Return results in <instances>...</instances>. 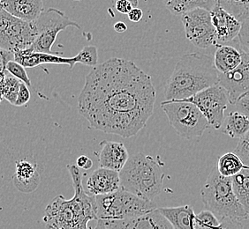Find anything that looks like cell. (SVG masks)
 Returning <instances> with one entry per match:
<instances>
[{
    "label": "cell",
    "mask_w": 249,
    "mask_h": 229,
    "mask_svg": "<svg viewBox=\"0 0 249 229\" xmlns=\"http://www.w3.org/2000/svg\"><path fill=\"white\" fill-rule=\"evenodd\" d=\"M220 224V220L211 211L205 209L196 216V229H214L218 228Z\"/></svg>",
    "instance_id": "cell-27"
},
{
    "label": "cell",
    "mask_w": 249,
    "mask_h": 229,
    "mask_svg": "<svg viewBox=\"0 0 249 229\" xmlns=\"http://www.w3.org/2000/svg\"><path fill=\"white\" fill-rule=\"evenodd\" d=\"M233 152L241 159L245 165L249 167V131L239 140Z\"/></svg>",
    "instance_id": "cell-30"
},
{
    "label": "cell",
    "mask_w": 249,
    "mask_h": 229,
    "mask_svg": "<svg viewBox=\"0 0 249 229\" xmlns=\"http://www.w3.org/2000/svg\"><path fill=\"white\" fill-rule=\"evenodd\" d=\"M30 97H31V95H30L29 86L24 84L23 82H21L20 87H19V95H18V98L15 102V106L20 107V106L26 105L30 100Z\"/></svg>",
    "instance_id": "cell-35"
},
{
    "label": "cell",
    "mask_w": 249,
    "mask_h": 229,
    "mask_svg": "<svg viewBox=\"0 0 249 229\" xmlns=\"http://www.w3.org/2000/svg\"><path fill=\"white\" fill-rule=\"evenodd\" d=\"M161 108L167 115L169 123L183 139L201 137L210 126L201 110L192 102L183 100H164Z\"/></svg>",
    "instance_id": "cell-7"
},
{
    "label": "cell",
    "mask_w": 249,
    "mask_h": 229,
    "mask_svg": "<svg viewBox=\"0 0 249 229\" xmlns=\"http://www.w3.org/2000/svg\"><path fill=\"white\" fill-rule=\"evenodd\" d=\"M156 89L133 61L110 58L92 67L78 97V111L94 129L134 137L154 113Z\"/></svg>",
    "instance_id": "cell-1"
},
{
    "label": "cell",
    "mask_w": 249,
    "mask_h": 229,
    "mask_svg": "<svg viewBox=\"0 0 249 229\" xmlns=\"http://www.w3.org/2000/svg\"><path fill=\"white\" fill-rule=\"evenodd\" d=\"M163 163L159 159L138 153L129 157L120 172L121 188L146 200L153 201L162 191Z\"/></svg>",
    "instance_id": "cell-4"
},
{
    "label": "cell",
    "mask_w": 249,
    "mask_h": 229,
    "mask_svg": "<svg viewBox=\"0 0 249 229\" xmlns=\"http://www.w3.org/2000/svg\"><path fill=\"white\" fill-rule=\"evenodd\" d=\"M238 39L241 49L249 53V17L242 22V28Z\"/></svg>",
    "instance_id": "cell-32"
},
{
    "label": "cell",
    "mask_w": 249,
    "mask_h": 229,
    "mask_svg": "<svg viewBox=\"0 0 249 229\" xmlns=\"http://www.w3.org/2000/svg\"><path fill=\"white\" fill-rule=\"evenodd\" d=\"M217 3L241 22L249 17V0H217Z\"/></svg>",
    "instance_id": "cell-25"
},
{
    "label": "cell",
    "mask_w": 249,
    "mask_h": 229,
    "mask_svg": "<svg viewBox=\"0 0 249 229\" xmlns=\"http://www.w3.org/2000/svg\"><path fill=\"white\" fill-rule=\"evenodd\" d=\"M37 173L33 165L30 163H28L26 161H21L17 164V168H16V179H18V181L20 185H30V184H35L36 183V174Z\"/></svg>",
    "instance_id": "cell-26"
},
{
    "label": "cell",
    "mask_w": 249,
    "mask_h": 229,
    "mask_svg": "<svg viewBox=\"0 0 249 229\" xmlns=\"http://www.w3.org/2000/svg\"><path fill=\"white\" fill-rule=\"evenodd\" d=\"M5 71L9 72L11 75L17 78L20 82H23L29 87H31V82L25 70V67L19 63L16 62L15 60L10 61L7 63Z\"/></svg>",
    "instance_id": "cell-29"
},
{
    "label": "cell",
    "mask_w": 249,
    "mask_h": 229,
    "mask_svg": "<svg viewBox=\"0 0 249 229\" xmlns=\"http://www.w3.org/2000/svg\"><path fill=\"white\" fill-rule=\"evenodd\" d=\"M35 23L38 34L29 49L36 52L57 54L58 52H54L52 48L59 32L68 27L81 29L80 25L67 17L62 11L56 8H49L43 11Z\"/></svg>",
    "instance_id": "cell-9"
},
{
    "label": "cell",
    "mask_w": 249,
    "mask_h": 229,
    "mask_svg": "<svg viewBox=\"0 0 249 229\" xmlns=\"http://www.w3.org/2000/svg\"><path fill=\"white\" fill-rule=\"evenodd\" d=\"M129 159L127 149L121 142L105 141L102 143L98 163L100 167L120 172Z\"/></svg>",
    "instance_id": "cell-17"
},
{
    "label": "cell",
    "mask_w": 249,
    "mask_h": 229,
    "mask_svg": "<svg viewBox=\"0 0 249 229\" xmlns=\"http://www.w3.org/2000/svg\"><path fill=\"white\" fill-rule=\"evenodd\" d=\"M217 3V0H189L187 5V11L196 9V8H202L211 12L214 8V6Z\"/></svg>",
    "instance_id": "cell-33"
},
{
    "label": "cell",
    "mask_w": 249,
    "mask_h": 229,
    "mask_svg": "<svg viewBox=\"0 0 249 229\" xmlns=\"http://www.w3.org/2000/svg\"><path fill=\"white\" fill-rule=\"evenodd\" d=\"M246 167L241 159L234 152H231L219 157L216 168L223 177H233Z\"/></svg>",
    "instance_id": "cell-23"
},
{
    "label": "cell",
    "mask_w": 249,
    "mask_h": 229,
    "mask_svg": "<svg viewBox=\"0 0 249 229\" xmlns=\"http://www.w3.org/2000/svg\"><path fill=\"white\" fill-rule=\"evenodd\" d=\"M214 229H244L241 221L239 220H221V224L218 228Z\"/></svg>",
    "instance_id": "cell-37"
},
{
    "label": "cell",
    "mask_w": 249,
    "mask_h": 229,
    "mask_svg": "<svg viewBox=\"0 0 249 229\" xmlns=\"http://www.w3.org/2000/svg\"><path fill=\"white\" fill-rule=\"evenodd\" d=\"M242 53V64L235 71L227 74L219 73V84L228 92L230 103L232 105H235L240 96L249 92V53L243 49Z\"/></svg>",
    "instance_id": "cell-12"
},
{
    "label": "cell",
    "mask_w": 249,
    "mask_h": 229,
    "mask_svg": "<svg viewBox=\"0 0 249 229\" xmlns=\"http://www.w3.org/2000/svg\"><path fill=\"white\" fill-rule=\"evenodd\" d=\"M95 196L97 220H125L158 208L153 201L146 200L122 188L110 194Z\"/></svg>",
    "instance_id": "cell-6"
},
{
    "label": "cell",
    "mask_w": 249,
    "mask_h": 229,
    "mask_svg": "<svg viewBox=\"0 0 249 229\" xmlns=\"http://www.w3.org/2000/svg\"><path fill=\"white\" fill-rule=\"evenodd\" d=\"M243 61L242 49L235 47L232 44H217L214 53V64L220 74H227L233 72Z\"/></svg>",
    "instance_id": "cell-18"
},
{
    "label": "cell",
    "mask_w": 249,
    "mask_h": 229,
    "mask_svg": "<svg viewBox=\"0 0 249 229\" xmlns=\"http://www.w3.org/2000/svg\"><path fill=\"white\" fill-rule=\"evenodd\" d=\"M160 213L166 218L174 229H196V216L190 205H181L177 207L158 208Z\"/></svg>",
    "instance_id": "cell-20"
},
{
    "label": "cell",
    "mask_w": 249,
    "mask_h": 229,
    "mask_svg": "<svg viewBox=\"0 0 249 229\" xmlns=\"http://www.w3.org/2000/svg\"><path fill=\"white\" fill-rule=\"evenodd\" d=\"M219 83V72L214 57L202 53L184 55L168 79L164 96L166 100H185Z\"/></svg>",
    "instance_id": "cell-3"
},
{
    "label": "cell",
    "mask_w": 249,
    "mask_h": 229,
    "mask_svg": "<svg viewBox=\"0 0 249 229\" xmlns=\"http://www.w3.org/2000/svg\"><path fill=\"white\" fill-rule=\"evenodd\" d=\"M93 229H110L103 220H97V224Z\"/></svg>",
    "instance_id": "cell-41"
},
{
    "label": "cell",
    "mask_w": 249,
    "mask_h": 229,
    "mask_svg": "<svg viewBox=\"0 0 249 229\" xmlns=\"http://www.w3.org/2000/svg\"><path fill=\"white\" fill-rule=\"evenodd\" d=\"M183 100L197 106L212 128L221 129L225 121V110L230 103L229 94L221 84L218 83Z\"/></svg>",
    "instance_id": "cell-10"
},
{
    "label": "cell",
    "mask_w": 249,
    "mask_h": 229,
    "mask_svg": "<svg viewBox=\"0 0 249 229\" xmlns=\"http://www.w3.org/2000/svg\"><path fill=\"white\" fill-rule=\"evenodd\" d=\"M73 1H81V0H73Z\"/></svg>",
    "instance_id": "cell-42"
},
{
    "label": "cell",
    "mask_w": 249,
    "mask_h": 229,
    "mask_svg": "<svg viewBox=\"0 0 249 229\" xmlns=\"http://www.w3.org/2000/svg\"><path fill=\"white\" fill-rule=\"evenodd\" d=\"M78 63L88 66L95 67L98 65V52L96 46H86L76 56Z\"/></svg>",
    "instance_id": "cell-28"
},
{
    "label": "cell",
    "mask_w": 249,
    "mask_h": 229,
    "mask_svg": "<svg viewBox=\"0 0 249 229\" xmlns=\"http://www.w3.org/2000/svg\"><path fill=\"white\" fill-rule=\"evenodd\" d=\"M165 7L173 15H181L187 11V5L189 0H163Z\"/></svg>",
    "instance_id": "cell-31"
},
{
    "label": "cell",
    "mask_w": 249,
    "mask_h": 229,
    "mask_svg": "<svg viewBox=\"0 0 249 229\" xmlns=\"http://www.w3.org/2000/svg\"><path fill=\"white\" fill-rule=\"evenodd\" d=\"M237 111L248 116L249 119V92L240 96L235 103Z\"/></svg>",
    "instance_id": "cell-36"
},
{
    "label": "cell",
    "mask_w": 249,
    "mask_h": 229,
    "mask_svg": "<svg viewBox=\"0 0 249 229\" xmlns=\"http://www.w3.org/2000/svg\"><path fill=\"white\" fill-rule=\"evenodd\" d=\"M211 19L216 29L217 44L231 43L239 37L242 22L216 3L211 10Z\"/></svg>",
    "instance_id": "cell-13"
},
{
    "label": "cell",
    "mask_w": 249,
    "mask_h": 229,
    "mask_svg": "<svg viewBox=\"0 0 249 229\" xmlns=\"http://www.w3.org/2000/svg\"><path fill=\"white\" fill-rule=\"evenodd\" d=\"M1 9L15 17L33 22L43 12V0H1Z\"/></svg>",
    "instance_id": "cell-19"
},
{
    "label": "cell",
    "mask_w": 249,
    "mask_h": 229,
    "mask_svg": "<svg viewBox=\"0 0 249 229\" xmlns=\"http://www.w3.org/2000/svg\"><path fill=\"white\" fill-rule=\"evenodd\" d=\"M86 186L92 196L106 195L119 191L121 188L120 172L99 167L89 177Z\"/></svg>",
    "instance_id": "cell-15"
},
{
    "label": "cell",
    "mask_w": 249,
    "mask_h": 229,
    "mask_svg": "<svg viewBox=\"0 0 249 229\" xmlns=\"http://www.w3.org/2000/svg\"><path fill=\"white\" fill-rule=\"evenodd\" d=\"M127 16L132 22H139L143 17V12L137 7L132 10Z\"/></svg>",
    "instance_id": "cell-39"
},
{
    "label": "cell",
    "mask_w": 249,
    "mask_h": 229,
    "mask_svg": "<svg viewBox=\"0 0 249 229\" xmlns=\"http://www.w3.org/2000/svg\"><path fill=\"white\" fill-rule=\"evenodd\" d=\"M67 169L74 195L71 199H66L62 195L53 198L44 211L43 223L47 229H90L89 222L97 220L96 196L85 192L79 167L67 165Z\"/></svg>",
    "instance_id": "cell-2"
},
{
    "label": "cell",
    "mask_w": 249,
    "mask_h": 229,
    "mask_svg": "<svg viewBox=\"0 0 249 229\" xmlns=\"http://www.w3.org/2000/svg\"><path fill=\"white\" fill-rule=\"evenodd\" d=\"M138 5H139L138 0H117L115 7L117 11L120 14L128 15L134 8H137Z\"/></svg>",
    "instance_id": "cell-34"
},
{
    "label": "cell",
    "mask_w": 249,
    "mask_h": 229,
    "mask_svg": "<svg viewBox=\"0 0 249 229\" xmlns=\"http://www.w3.org/2000/svg\"><path fill=\"white\" fill-rule=\"evenodd\" d=\"M35 21H26L8 14L0 12V47L11 52L29 49L37 37Z\"/></svg>",
    "instance_id": "cell-8"
},
{
    "label": "cell",
    "mask_w": 249,
    "mask_h": 229,
    "mask_svg": "<svg viewBox=\"0 0 249 229\" xmlns=\"http://www.w3.org/2000/svg\"><path fill=\"white\" fill-rule=\"evenodd\" d=\"M232 185L238 200L249 217V167L232 177Z\"/></svg>",
    "instance_id": "cell-22"
},
{
    "label": "cell",
    "mask_w": 249,
    "mask_h": 229,
    "mask_svg": "<svg viewBox=\"0 0 249 229\" xmlns=\"http://www.w3.org/2000/svg\"><path fill=\"white\" fill-rule=\"evenodd\" d=\"M222 132L231 139H241L249 131V119L248 116L235 110L226 116L223 124Z\"/></svg>",
    "instance_id": "cell-21"
},
{
    "label": "cell",
    "mask_w": 249,
    "mask_h": 229,
    "mask_svg": "<svg viewBox=\"0 0 249 229\" xmlns=\"http://www.w3.org/2000/svg\"><path fill=\"white\" fill-rule=\"evenodd\" d=\"M104 222L110 229H174L158 208L129 219Z\"/></svg>",
    "instance_id": "cell-14"
},
{
    "label": "cell",
    "mask_w": 249,
    "mask_h": 229,
    "mask_svg": "<svg viewBox=\"0 0 249 229\" xmlns=\"http://www.w3.org/2000/svg\"><path fill=\"white\" fill-rule=\"evenodd\" d=\"M201 201L206 210L221 220H249V217L235 195L232 177H223L213 168L201 190Z\"/></svg>",
    "instance_id": "cell-5"
},
{
    "label": "cell",
    "mask_w": 249,
    "mask_h": 229,
    "mask_svg": "<svg viewBox=\"0 0 249 229\" xmlns=\"http://www.w3.org/2000/svg\"><path fill=\"white\" fill-rule=\"evenodd\" d=\"M57 54H48V53L36 52L31 49H25L15 53V60L21 65L28 68L37 67L45 64H54V65H66L71 69L78 64L76 56L73 57H63Z\"/></svg>",
    "instance_id": "cell-16"
},
{
    "label": "cell",
    "mask_w": 249,
    "mask_h": 229,
    "mask_svg": "<svg viewBox=\"0 0 249 229\" xmlns=\"http://www.w3.org/2000/svg\"><path fill=\"white\" fill-rule=\"evenodd\" d=\"M113 29H114L117 33H124L127 30V26L124 22L119 21V22H116L115 24H114Z\"/></svg>",
    "instance_id": "cell-40"
},
{
    "label": "cell",
    "mask_w": 249,
    "mask_h": 229,
    "mask_svg": "<svg viewBox=\"0 0 249 229\" xmlns=\"http://www.w3.org/2000/svg\"><path fill=\"white\" fill-rule=\"evenodd\" d=\"M76 166L79 168H82L84 170H88L89 168H91L93 166V163H92L91 160L88 156L85 155H82L80 157H78L76 161Z\"/></svg>",
    "instance_id": "cell-38"
},
{
    "label": "cell",
    "mask_w": 249,
    "mask_h": 229,
    "mask_svg": "<svg viewBox=\"0 0 249 229\" xmlns=\"http://www.w3.org/2000/svg\"><path fill=\"white\" fill-rule=\"evenodd\" d=\"M186 36L197 48H210L216 46V29L212 23L210 11L196 8L181 15Z\"/></svg>",
    "instance_id": "cell-11"
},
{
    "label": "cell",
    "mask_w": 249,
    "mask_h": 229,
    "mask_svg": "<svg viewBox=\"0 0 249 229\" xmlns=\"http://www.w3.org/2000/svg\"><path fill=\"white\" fill-rule=\"evenodd\" d=\"M6 71L1 72V98L5 99L10 104L15 106L18 98L21 82L13 75L6 74Z\"/></svg>",
    "instance_id": "cell-24"
}]
</instances>
